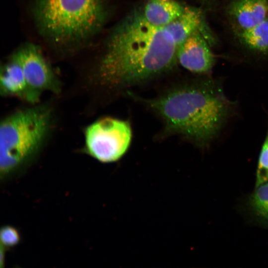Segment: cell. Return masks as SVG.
I'll use <instances>...</instances> for the list:
<instances>
[{"label": "cell", "instance_id": "cell-1", "mask_svg": "<svg viewBox=\"0 0 268 268\" xmlns=\"http://www.w3.org/2000/svg\"><path fill=\"white\" fill-rule=\"evenodd\" d=\"M177 48L165 28L134 12L115 27L103 55L78 86L95 98L151 80L174 67Z\"/></svg>", "mask_w": 268, "mask_h": 268}, {"label": "cell", "instance_id": "cell-2", "mask_svg": "<svg viewBox=\"0 0 268 268\" xmlns=\"http://www.w3.org/2000/svg\"><path fill=\"white\" fill-rule=\"evenodd\" d=\"M135 98L162 119L165 133L181 134L200 146L217 134L234 107L211 79L181 83L152 98Z\"/></svg>", "mask_w": 268, "mask_h": 268}, {"label": "cell", "instance_id": "cell-3", "mask_svg": "<svg viewBox=\"0 0 268 268\" xmlns=\"http://www.w3.org/2000/svg\"><path fill=\"white\" fill-rule=\"evenodd\" d=\"M51 102L32 104L4 116L0 124L1 180L19 174L39 156L56 127Z\"/></svg>", "mask_w": 268, "mask_h": 268}, {"label": "cell", "instance_id": "cell-4", "mask_svg": "<svg viewBox=\"0 0 268 268\" xmlns=\"http://www.w3.org/2000/svg\"><path fill=\"white\" fill-rule=\"evenodd\" d=\"M34 14L40 31L60 44L91 37L99 29L106 14L103 0H36Z\"/></svg>", "mask_w": 268, "mask_h": 268}, {"label": "cell", "instance_id": "cell-5", "mask_svg": "<svg viewBox=\"0 0 268 268\" xmlns=\"http://www.w3.org/2000/svg\"><path fill=\"white\" fill-rule=\"evenodd\" d=\"M83 152L103 163L121 158L132 140L131 126L127 121L103 117L87 126L84 131Z\"/></svg>", "mask_w": 268, "mask_h": 268}, {"label": "cell", "instance_id": "cell-6", "mask_svg": "<svg viewBox=\"0 0 268 268\" xmlns=\"http://www.w3.org/2000/svg\"><path fill=\"white\" fill-rule=\"evenodd\" d=\"M12 56L20 64L26 82L36 102L38 103L43 92L59 94L61 82L51 65L36 45L28 43L17 50Z\"/></svg>", "mask_w": 268, "mask_h": 268}, {"label": "cell", "instance_id": "cell-7", "mask_svg": "<svg viewBox=\"0 0 268 268\" xmlns=\"http://www.w3.org/2000/svg\"><path fill=\"white\" fill-rule=\"evenodd\" d=\"M177 59L183 67L196 73L208 72L214 62L213 55L199 30L178 47Z\"/></svg>", "mask_w": 268, "mask_h": 268}, {"label": "cell", "instance_id": "cell-8", "mask_svg": "<svg viewBox=\"0 0 268 268\" xmlns=\"http://www.w3.org/2000/svg\"><path fill=\"white\" fill-rule=\"evenodd\" d=\"M0 93L3 97L18 98L31 105L37 104L29 90L22 67L12 55L1 66Z\"/></svg>", "mask_w": 268, "mask_h": 268}, {"label": "cell", "instance_id": "cell-9", "mask_svg": "<svg viewBox=\"0 0 268 268\" xmlns=\"http://www.w3.org/2000/svg\"><path fill=\"white\" fill-rule=\"evenodd\" d=\"M231 14L239 25L245 30L268 20L267 0H238L232 5Z\"/></svg>", "mask_w": 268, "mask_h": 268}, {"label": "cell", "instance_id": "cell-10", "mask_svg": "<svg viewBox=\"0 0 268 268\" xmlns=\"http://www.w3.org/2000/svg\"><path fill=\"white\" fill-rule=\"evenodd\" d=\"M184 8L176 0H148L141 13L151 24L164 27L178 17Z\"/></svg>", "mask_w": 268, "mask_h": 268}, {"label": "cell", "instance_id": "cell-11", "mask_svg": "<svg viewBox=\"0 0 268 268\" xmlns=\"http://www.w3.org/2000/svg\"><path fill=\"white\" fill-rule=\"evenodd\" d=\"M202 23L201 12L194 7L185 6L182 13L164 27L173 37L177 47L200 29Z\"/></svg>", "mask_w": 268, "mask_h": 268}, {"label": "cell", "instance_id": "cell-12", "mask_svg": "<svg viewBox=\"0 0 268 268\" xmlns=\"http://www.w3.org/2000/svg\"><path fill=\"white\" fill-rule=\"evenodd\" d=\"M243 41L250 48L261 51L268 49V20H266L241 34Z\"/></svg>", "mask_w": 268, "mask_h": 268}, {"label": "cell", "instance_id": "cell-13", "mask_svg": "<svg viewBox=\"0 0 268 268\" xmlns=\"http://www.w3.org/2000/svg\"><path fill=\"white\" fill-rule=\"evenodd\" d=\"M250 199V205L255 214L268 223V183L257 186Z\"/></svg>", "mask_w": 268, "mask_h": 268}, {"label": "cell", "instance_id": "cell-14", "mask_svg": "<svg viewBox=\"0 0 268 268\" xmlns=\"http://www.w3.org/2000/svg\"><path fill=\"white\" fill-rule=\"evenodd\" d=\"M268 181V130L262 145L256 172V186Z\"/></svg>", "mask_w": 268, "mask_h": 268}, {"label": "cell", "instance_id": "cell-15", "mask_svg": "<svg viewBox=\"0 0 268 268\" xmlns=\"http://www.w3.org/2000/svg\"><path fill=\"white\" fill-rule=\"evenodd\" d=\"M20 235L16 228L4 226L0 230L1 246L9 248L16 246L20 241Z\"/></svg>", "mask_w": 268, "mask_h": 268}]
</instances>
